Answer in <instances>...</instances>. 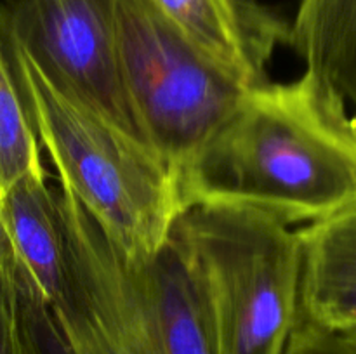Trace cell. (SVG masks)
Listing matches in <instances>:
<instances>
[{
  "label": "cell",
  "instance_id": "obj_1",
  "mask_svg": "<svg viewBox=\"0 0 356 354\" xmlns=\"http://www.w3.org/2000/svg\"><path fill=\"white\" fill-rule=\"evenodd\" d=\"M183 208L226 205L287 226L356 200V115L312 71L247 90L235 113L176 174Z\"/></svg>",
  "mask_w": 356,
  "mask_h": 354
},
{
  "label": "cell",
  "instance_id": "obj_2",
  "mask_svg": "<svg viewBox=\"0 0 356 354\" xmlns=\"http://www.w3.org/2000/svg\"><path fill=\"white\" fill-rule=\"evenodd\" d=\"M65 287L52 304L73 354H214L207 309L172 235L127 257L72 193L58 189Z\"/></svg>",
  "mask_w": 356,
  "mask_h": 354
},
{
  "label": "cell",
  "instance_id": "obj_3",
  "mask_svg": "<svg viewBox=\"0 0 356 354\" xmlns=\"http://www.w3.org/2000/svg\"><path fill=\"white\" fill-rule=\"evenodd\" d=\"M40 148L72 193L127 257L156 252L184 212L176 174L134 137L6 49Z\"/></svg>",
  "mask_w": 356,
  "mask_h": 354
},
{
  "label": "cell",
  "instance_id": "obj_4",
  "mask_svg": "<svg viewBox=\"0 0 356 354\" xmlns=\"http://www.w3.org/2000/svg\"><path fill=\"white\" fill-rule=\"evenodd\" d=\"M170 235L200 288L214 354H284L299 319L298 229L226 205H193Z\"/></svg>",
  "mask_w": 356,
  "mask_h": 354
},
{
  "label": "cell",
  "instance_id": "obj_5",
  "mask_svg": "<svg viewBox=\"0 0 356 354\" xmlns=\"http://www.w3.org/2000/svg\"><path fill=\"white\" fill-rule=\"evenodd\" d=\"M122 85L146 144L179 172L252 85L209 58L149 0H113Z\"/></svg>",
  "mask_w": 356,
  "mask_h": 354
},
{
  "label": "cell",
  "instance_id": "obj_6",
  "mask_svg": "<svg viewBox=\"0 0 356 354\" xmlns=\"http://www.w3.org/2000/svg\"><path fill=\"white\" fill-rule=\"evenodd\" d=\"M0 44L145 142L122 85L113 0H3Z\"/></svg>",
  "mask_w": 356,
  "mask_h": 354
},
{
  "label": "cell",
  "instance_id": "obj_7",
  "mask_svg": "<svg viewBox=\"0 0 356 354\" xmlns=\"http://www.w3.org/2000/svg\"><path fill=\"white\" fill-rule=\"evenodd\" d=\"M181 33L247 85L268 82V62L289 23L257 0H149Z\"/></svg>",
  "mask_w": 356,
  "mask_h": 354
},
{
  "label": "cell",
  "instance_id": "obj_8",
  "mask_svg": "<svg viewBox=\"0 0 356 354\" xmlns=\"http://www.w3.org/2000/svg\"><path fill=\"white\" fill-rule=\"evenodd\" d=\"M299 319L337 333L356 332V200L298 229Z\"/></svg>",
  "mask_w": 356,
  "mask_h": 354
},
{
  "label": "cell",
  "instance_id": "obj_9",
  "mask_svg": "<svg viewBox=\"0 0 356 354\" xmlns=\"http://www.w3.org/2000/svg\"><path fill=\"white\" fill-rule=\"evenodd\" d=\"M0 221L13 257L7 264L49 304L65 287V229L58 189L45 177H26L0 200Z\"/></svg>",
  "mask_w": 356,
  "mask_h": 354
},
{
  "label": "cell",
  "instance_id": "obj_10",
  "mask_svg": "<svg viewBox=\"0 0 356 354\" xmlns=\"http://www.w3.org/2000/svg\"><path fill=\"white\" fill-rule=\"evenodd\" d=\"M287 45L356 115V0H301Z\"/></svg>",
  "mask_w": 356,
  "mask_h": 354
},
{
  "label": "cell",
  "instance_id": "obj_11",
  "mask_svg": "<svg viewBox=\"0 0 356 354\" xmlns=\"http://www.w3.org/2000/svg\"><path fill=\"white\" fill-rule=\"evenodd\" d=\"M26 177H45L40 142L0 44V200Z\"/></svg>",
  "mask_w": 356,
  "mask_h": 354
},
{
  "label": "cell",
  "instance_id": "obj_12",
  "mask_svg": "<svg viewBox=\"0 0 356 354\" xmlns=\"http://www.w3.org/2000/svg\"><path fill=\"white\" fill-rule=\"evenodd\" d=\"M284 354H356V346L343 333L298 319Z\"/></svg>",
  "mask_w": 356,
  "mask_h": 354
},
{
  "label": "cell",
  "instance_id": "obj_13",
  "mask_svg": "<svg viewBox=\"0 0 356 354\" xmlns=\"http://www.w3.org/2000/svg\"><path fill=\"white\" fill-rule=\"evenodd\" d=\"M0 354H24L14 321L9 292L2 278H0Z\"/></svg>",
  "mask_w": 356,
  "mask_h": 354
},
{
  "label": "cell",
  "instance_id": "obj_14",
  "mask_svg": "<svg viewBox=\"0 0 356 354\" xmlns=\"http://www.w3.org/2000/svg\"><path fill=\"white\" fill-rule=\"evenodd\" d=\"M13 257V250H10L9 239H7L6 229H3L2 221H0V266L7 264Z\"/></svg>",
  "mask_w": 356,
  "mask_h": 354
},
{
  "label": "cell",
  "instance_id": "obj_15",
  "mask_svg": "<svg viewBox=\"0 0 356 354\" xmlns=\"http://www.w3.org/2000/svg\"><path fill=\"white\" fill-rule=\"evenodd\" d=\"M343 335H344V337H346V339H348V340H350V342H351V344H355V346H356V332H350V333H343Z\"/></svg>",
  "mask_w": 356,
  "mask_h": 354
}]
</instances>
